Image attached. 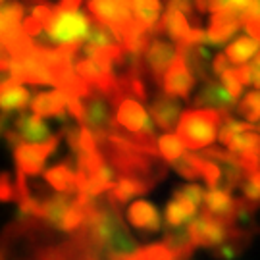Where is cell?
<instances>
[{"label": "cell", "instance_id": "ac0fdd59", "mask_svg": "<svg viewBox=\"0 0 260 260\" xmlns=\"http://www.w3.org/2000/svg\"><path fill=\"white\" fill-rule=\"evenodd\" d=\"M45 181L58 191V195H77V166L74 156L45 170Z\"/></svg>", "mask_w": 260, "mask_h": 260}, {"label": "cell", "instance_id": "9a60e30c", "mask_svg": "<svg viewBox=\"0 0 260 260\" xmlns=\"http://www.w3.org/2000/svg\"><path fill=\"white\" fill-rule=\"evenodd\" d=\"M150 116L154 120V125H158L162 131L172 133L174 127H177V123L181 120L183 112H181V103L176 96H170L166 93H156V96L152 99V103L149 106Z\"/></svg>", "mask_w": 260, "mask_h": 260}, {"label": "cell", "instance_id": "f1b7e54d", "mask_svg": "<svg viewBox=\"0 0 260 260\" xmlns=\"http://www.w3.org/2000/svg\"><path fill=\"white\" fill-rule=\"evenodd\" d=\"M137 260H176L174 251L168 247L166 243H150L147 247H141L139 251L135 252Z\"/></svg>", "mask_w": 260, "mask_h": 260}, {"label": "cell", "instance_id": "2e32d148", "mask_svg": "<svg viewBox=\"0 0 260 260\" xmlns=\"http://www.w3.org/2000/svg\"><path fill=\"white\" fill-rule=\"evenodd\" d=\"M205 208L203 212L210 214L214 218H220L237 225V197H233L228 189H208L205 195Z\"/></svg>", "mask_w": 260, "mask_h": 260}, {"label": "cell", "instance_id": "ba28073f", "mask_svg": "<svg viewBox=\"0 0 260 260\" xmlns=\"http://www.w3.org/2000/svg\"><path fill=\"white\" fill-rule=\"evenodd\" d=\"M85 121L83 125L94 133V137H106L114 131V108H112L110 96L93 91L87 99H83Z\"/></svg>", "mask_w": 260, "mask_h": 260}, {"label": "cell", "instance_id": "74e56055", "mask_svg": "<svg viewBox=\"0 0 260 260\" xmlns=\"http://www.w3.org/2000/svg\"><path fill=\"white\" fill-rule=\"evenodd\" d=\"M247 16H251V18H256L260 21V2H252L251 12H249ZM247 16H245V18H247Z\"/></svg>", "mask_w": 260, "mask_h": 260}, {"label": "cell", "instance_id": "4fadbf2b", "mask_svg": "<svg viewBox=\"0 0 260 260\" xmlns=\"http://www.w3.org/2000/svg\"><path fill=\"white\" fill-rule=\"evenodd\" d=\"M125 218H127V222L131 223L133 230L145 233V235L158 233L162 228V218H160L158 208L145 199L133 201L125 210Z\"/></svg>", "mask_w": 260, "mask_h": 260}, {"label": "cell", "instance_id": "4dcf8cb0", "mask_svg": "<svg viewBox=\"0 0 260 260\" xmlns=\"http://www.w3.org/2000/svg\"><path fill=\"white\" fill-rule=\"evenodd\" d=\"M0 203H18V185L8 172H0Z\"/></svg>", "mask_w": 260, "mask_h": 260}, {"label": "cell", "instance_id": "52a82bcc", "mask_svg": "<svg viewBox=\"0 0 260 260\" xmlns=\"http://www.w3.org/2000/svg\"><path fill=\"white\" fill-rule=\"evenodd\" d=\"M177 58V45L164 37H154L149 45L147 52L143 56L145 74L152 85H160L164 81V75L172 68L174 60Z\"/></svg>", "mask_w": 260, "mask_h": 260}, {"label": "cell", "instance_id": "277c9868", "mask_svg": "<svg viewBox=\"0 0 260 260\" xmlns=\"http://www.w3.org/2000/svg\"><path fill=\"white\" fill-rule=\"evenodd\" d=\"M228 114L216 110H185L177 123V137L189 150H206L218 141V131Z\"/></svg>", "mask_w": 260, "mask_h": 260}, {"label": "cell", "instance_id": "484cf974", "mask_svg": "<svg viewBox=\"0 0 260 260\" xmlns=\"http://www.w3.org/2000/svg\"><path fill=\"white\" fill-rule=\"evenodd\" d=\"M158 152L162 160L174 164L185 156V145L177 137V133H164L158 137Z\"/></svg>", "mask_w": 260, "mask_h": 260}, {"label": "cell", "instance_id": "f546056e", "mask_svg": "<svg viewBox=\"0 0 260 260\" xmlns=\"http://www.w3.org/2000/svg\"><path fill=\"white\" fill-rule=\"evenodd\" d=\"M205 191H203V187L201 185H195V183H187V185H181L174 189V195L172 197H177V199H185L189 203H193V205L199 208L201 205H205Z\"/></svg>", "mask_w": 260, "mask_h": 260}, {"label": "cell", "instance_id": "4316f807", "mask_svg": "<svg viewBox=\"0 0 260 260\" xmlns=\"http://www.w3.org/2000/svg\"><path fill=\"white\" fill-rule=\"evenodd\" d=\"M254 129H256V125H252V123H249V121L235 120L232 114H228V116L223 118L222 125H220V131H218V141L228 149L237 135L247 133V131H254Z\"/></svg>", "mask_w": 260, "mask_h": 260}, {"label": "cell", "instance_id": "8992f818", "mask_svg": "<svg viewBox=\"0 0 260 260\" xmlns=\"http://www.w3.org/2000/svg\"><path fill=\"white\" fill-rule=\"evenodd\" d=\"M85 10L94 23L110 27L116 37H120L133 21L129 0H91L85 4Z\"/></svg>", "mask_w": 260, "mask_h": 260}, {"label": "cell", "instance_id": "d6a6232c", "mask_svg": "<svg viewBox=\"0 0 260 260\" xmlns=\"http://www.w3.org/2000/svg\"><path fill=\"white\" fill-rule=\"evenodd\" d=\"M172 168L176 170L179 176H183L185 179H189V181L199 179V174H197V168H195V164H193V160H191V154H185L181 160L174 162Z\"/></svg>", "mask_w": 260, "mask_h": 260}, {"label": "cell", "instance_id": "30bf717a", "mask_svg": "<svg viewBox=\"0 0 260 260\" xmlns=\"http://www.w3.org/2000/svg\"><path fill=\"white\" fill-rule=\"evenodd\" d=\"M235 103L237 101L216 79H210V81L203 83L201 91L193 99V106L197 110H216L222 112V114H230L235 108Z\"/></svg>", "mask_w": 260, "mask_h": 260}, {"label": "cell", "instance_id": "e575fe53", "mask_svg": "<svg viewBox=\"0 0 260 260\" xmlns=\"http://www.w3.org/2000/svg\"><path fill=\"white\" fill-rule=\"evenodd\" d=\"M230 70V60L225 54H216L212 58V72L216 77H222Z\"/></svg>", "mask_w": 260, "mask_h": 260}, {"label": "cell", "instance_id": "e0dca14e", "mask_svg": "<svg viewBox=\"0 0 260 260\" xmlns=\"http://www.w3.org/2000/svg\"><path fill=\"white\" fill-rule=\"evenodd\" d=\"M12 129L18 133L19 139L23 143H31V145H45V143L54 139V135H52L50 127L47 125V121L35 116V114L21 112L14 120Z\"/></svg>", "mask_w": 260, "mask_h": 260}, {"label": "cell", "instance_id": "603a6c76", "mask_svg": "<svg viewBox=\"0 0 260 260\" xmlns=\"http://www.w3.org/2000/svg\"><path fill=\"white\" fill-rule=\"evenodd\" d=\"M258 54H260V43L256 39L249 37V35L237 37L225 47V56H228L230 64H233L235 68L247 66V62L251 58H256Z\"/></svg>", "mask_w": 260, "mask_h": 260}, {"label": "cell", "instance_id": "f35d334b", "mask_svg": "<svg viewBox=\"0 0 260 260\" xmlns=\"http://www.w3.org/2000/svg\"><path fill=\"white\" fill-rule=\"evenodd\" d=\"M0 260H8V256H6V252L0 249Z\"/></svg>", "mask_w": 260, "mask_h": 260}, {"label": "cell", "instance_id": "6da1fadb", "mask_svg": "<svg viewBox=\"0 0 260 260\" xmlns=\"http://www.w3.org/2000/svg\"><path fill=\"white\" fill-rule=\"evenodd\" d=\"M110 103L114 108V135L121 137L133 145L135 149L143 150L152 156L158 154V135L154 129V121L150 120L149 112L141 101L123 93L116 87L110 94Z\"/></svg>", "mask_w": 260, "mask_h": 260}, {"label": "cell", "instance_id": "7c38bea8", "mask_svg": "<svg viewBox=\"0 0 260 260\" xmlns=\"http://www.w3.org/2000/svg\"><path fill=\"white\" fill-rule=\"evenodd\" d=\"M31 93L27 87L18 83L10 72H0V112H23L31 106Z\"/></svg>", "mask_w": 260, "mask_h": 260}, {"label": "cell", "instance_id": "7a4b0ae2", "mask_svg": "<svg viewBox=\"0 0 260 260\" xmlns=\"http://www.w3.org/2000/svg\"><path fill=\"white\" fill-rule=\"evenodd\" d=\"M96 143L106 162L116 170L118 176L141 179L150 185H156L158 181L166 177L168 168L160 160V156H152V154L135 149L133 145L114 133L106 137H99Z\"/></svg>", "mask_w": 260, "mask_h": 260}, {"label": "cell", "instance_id": "44dd1931", "mask_svg": "<svg viewBox=\"0 0 260 260\" xmlns=\"http://www.w3.org/2000/svg\"><path fill=\"white\" fill-rule=\"evenodd\" d=\"M129 8L133 14V21L143 29L154 33L164 16V6L158 0H129Z\"/></svg>", "mask_w": 260, "mask_h": 260}, {"label": "cell", "instance_id": "ffe728a7", "mask_svg": "<svg viewBox=\"0 0 260 260\" xmlns=\"http://www.w3.org/2000/svg\"><path fill=\"white\" fill-rule=\"evenodd\" d=\"M191 27H193V25H191V21H189V18H187L185 14H181V12H177V10L168 8L166 6V12H164V16L160 19L154 35H156V37L166 35L172 43L179 45V43L189 35Z\"/></svg>", "mask_w": 260, "mask_h": 260}, {"label": "cell", "instance_id": "5bb4252c", "mask_svg": "<svg viewBox=\"0 0 260 260\" xmlns=\"http://www.w3.org/2000/svg\"><path fill=\"white\" fill-rule=\"evenodd\" d=\"M31 114L39 118H56L62 123L70 125V114L66 104V94L58 89L52 91H41L31 101Z\"/></svg>", "mask_w": 260, "mask_h": 260}, {"label": "cell", "instance_id": "ab89813d", "mask_svg": "<svg viewBox=\"0 0 260 260\" xmlns=\"http://www.w3.org/2000/svg\"><path fill=\"white\" fill-rule=\"evenodd\" d=\"M256 131L260 133V123H256Z\"/></svg>", "mask_w": 260, "mask_h": 260}, {"label": "cell", "instance_id": "3957f363", "mask_svg": "<svg viewBox=\"0 0 260 260\" xmlns=\"http://www.w3.org/2000/svg\"><path fill=\"white\" fill-rule=\"evenodd\" d=\"M79 0H64L54 4L52 18L48 21L47 33L48 41L54 47H81L91 31V19L81 12Z\"/></svg>", "mask_w": 260, "mask_h": 260}, {"label": "cell", "instance_id": "83f0119b", "mask_svg": "<svg viewBox=\"0 0 260 260\" xmlns=\"http://www.w3.org/2000/svg\"><path fill=\"white\" fill-rule=\"evenodd\" d=\"M237 112L252 125L260 123V91L245 94V99L237 104Z\"/></svg>", "mask_w": 260, "mask_h": 260}, {"label": "cell", "instance_id": "7402d4cb", "mask_svg": "<svg viewBox=\"0 0 260 260\" xmlns=\"http://www.w3.org/2000/svg\"><path fill=\"white\" fill-rule=\"evenodd\" d=\"M197 208L193 203H189L185 199H177L172 197V201L164 208V223L166 230H179V228H187L197 218Z\"/></svg>", "mask_w": 260, "mask_h": 260}, {"label": "cell", "instance_id": "cb8c5ba5", "mask_svg": "<svg viewBox=\"0 0 260 260\" xmlns=\"http://www.w3.org/2000/svg\"><path fill=\"white\" fill-rule=\"evenodd\" d=\"M52 12H54V4H37L31 8V14L23 19L21 29L27 37H37L41 35L45 29H47L48 21L52 18Z\"/></svg>", "mask_w": 260, "mask_h": 260}, {"label": "cell", "instance_id": "836d02e7", "mask_svg": "<svg viewBox=\"0 0 260 260\" xmlns=\"http://www.w3.org/2000/svg\"><path fill=\"white\" fill-rule=\"evenodd\" d=\"M241 197L254 206H260V189L256 185H252L249 179H245V183L241 185Z\"/></svg>", "mask_w": 260, "mask_h": 260}, {"label": "cell", "instance_id": "9c48e42d", "mask_svg": "<svg viewBox=\"0 0 260 260\" xmlns=\"http://www.w3.org/2000/svg\"><path fill=\"white\" fill-rule=\"evenodd\" d=\"M62 135H54V139L45 143V145H31V143H19L14 150V162H16V172L23 176H37L43 172L45 162L48 156H52L60 145Z\"/></svg>", "mask_w": 260, "mask_h": 260}, {"label": "cell", "instance_id": "1f68e13d", "mask_svg": "<svg viewBox=\"0 0 260 260\" xmlns=\"http://www.w3.org/2000/svg\"><path fill=\"white\" fill-rule=\"evenodd\" d=\"M220 79H222V85L225 87V91L237 101L243 93V83L241 79H239V75H237V68H230Z\"/></svg>", "mask_w": 260, "mask_h": 260}, {"label": "cell", "instance_id": "8fae6325", "mask_svg": "<svg viewBox=\"0 0 260 260\" xmlns=\"http://www.w3.org/2000/svg\"><path fill=\"white\" fill-rule=\"evenodd\" d=\"M195 81H197L195 74L189 70V66L185 64V60L177 54L172 68H170L168 74L164 75L162 93L170 94V96H181V99L189 101V94H191L193 87H195Z\"/></svg>", "mask_w": 260, "mask_h": 260}, {"label": "cell", "instance_id": "d4e9b609", "mask_svg": "<svg viewBox=\"0 0 260 260\" xmlns=\"http://www.w3.org/2000/svg\"><path fill=\"white\" fill-rule=\"evenodd\" d=\"M228 150L237 154L239 158H258L260 160V135L254 131L241 133L233 139Z\"/></svg>", "mask_w": 260, "mask_h": 260}, {"label": "cell", "instance_id": "d590c367", "mask_svg": "<svg viewBox=\"0 0 260 260\" xmlns=\"http://www.w3.org/2000/svg\"><path fill=\"white\" fill-rule=\"evenodd\" d=\"M251 72H252V85L260 91V54L251 62Z\"/></svg>", "mask_w": 260, "mask_h": 260}, {"label": "cell", "instance_id": "5b68a950", "mask_svg": "<svg viewBox=\"0 0 260 260\" xmlns=\"http://www.w3.org/2000/svg\"><path fill=\"white\" fill-rule=\"evenodd\" d=\"M241 232V228H237L235 223H230L220 218H214L210 214L201 212L189 225L191 233V241L197 247H205V249H220L228 241H232L237 233Z\"/></svg>", "mask_w": 260, "mask_h": 260}, {"label": "cell", "instance_id": "d6986e66", "mask_svg": "<svg viewBox=\"0 0 260 260\" xmlns=\"http://www.w3.org/2000/svg\"><path fill=\"white\" fill-rule=\"evenodd\" d=\"M152 187L154 185H150V183H147V181L120 176L118 177V181H116V185L112 187V191H108V193L104 195V201H106L108 205L121 208V205H125V203L131 201V199L149 193Z\"/></svg>", "mask_w": 260, "mask_h": 260}, {"label": "cell", "instance_id": "8d00e7d4", "mask_svg": "<svg viewBox=\"0 0 260 260\" xmlns=\"http://www.w3.org/2000/svg\"><path fill=\"white\" fill-rule=\"evenodd\" d=\"M8 131V114H0V137H4Z\"/></svg>", "mask_w": 260, "mask_h": 260}]
</instances>
